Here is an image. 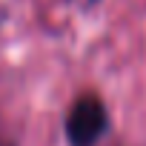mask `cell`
I'll return each instance as SVG.
<instances>
[{
  "mask_svg": "<svg viewBox=\"0 0 146 146\" xmlns=\"http://www.w3.org/2000/svg\"><path fill=\"white\" fill-rule=\"evenodd\" d=\"M109 132V112L98 95H80L66 115L69 146H98Z\"/></svg>",
  "mask_w": 146,
  "mask_h": 146,
  "instance_id": "obj_1",
  "label": "cell"
},
{
  "mask_svg": "<svg viewBox=\"0 0 146 146\" xmlns=\"http://www.w3.org/2000/svg\"><path fill=\"white\" fill-rule=\"evenodd\" d=\"M89 3H98V0H89Z\"/></svg>",
  "mask_w": 146,
  "mask_h": 146,
  "instance_id": "obj_2",
  "label": "cell"
}]
</instances>
